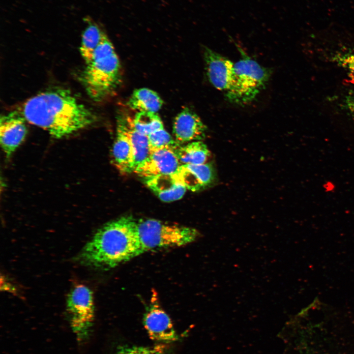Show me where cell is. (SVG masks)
<instances>
[{
	"mask_svg": "<svg viewBox=\"0 0 354 354\" xmlns=\"http://www.w3.org/2000/svg\"><path fill=\"white\" fill-rule=\"evenodd\" d=\"M20 112L27 121L62 138L91 125L95 115L64 88L40 92L27 99Z\"/></svg>",
	"mask_w": 354,
	"mask_h": 354,
	"instance_id": "cell-1",
	"label": "cell"
},
{
	"mask_svg": "<svg viewBox=\"0 0 354 354\" xmlns=\"http://www.w3.org/2000/svg\"><path fill=\"white\" fill-rule=\"evenodd\" d=\"M136 224L131 216L107 223L97 230L76 260L87 266L107 269L141 255Z\"/></svg>",
	"mask_w": 354,
	"mask_h": 354,
	"instance_id": "cell-2",
	"label": "cell"
},
{
	"mask_svg": "<svg viewBox=\"0 0 354 354\" xmlns=\"http://www.w3.org/2000/svg\"><path fill=\"white\" fill-rule=\"evenodd\" d=\"M80 79L89 97L100 101L111 94L120 79V64L115 49L106 35L86 63Z\"/></svg>",
	"mask_w": 354,
	"mask_h": 354,
	"instance_id": "cell-3",
	"label": "cell"
},
{
	"mask_svg": "<svg viewBox=\"0 0 354 354\" xmlns=\"http://www.w3.org/2000/svg\"><path fill=\"white\" fill-rule=\"evenodd\" d=\"M136 229L143 253L154 249L186 245L201 236L195 228L151 218L136 220Z\"/></svg>",
	"mask_w": 354,
	"mask_h": 354,
	"instance_id": "cell-4",
	"label": "cell"
},
{
	"mask_svg": "<svg viewBox=\"0 0 354 354\" xmlns=\"http://www.w3.org/2000/svg\"><path fill=\"white\" fill-rule=\"evenodd\" d=\"M236 86L230 101L238 104L252 101L266 87L270 71L245 54L234 63Z\"/></svg>",
	"mask_w": 354,
	"mask_h": 354,
	"instance_id": "cell-5",
	"label": "cell"
},
{
	"mask_svg": "<svg viewBox=\"0 0 354 354\" xmlns=\"http://www.w3.org/2000/svg\"><path fill=\"white\" fill-rule=\"evenodd\" d=\"M66 311L70 326L79 343L89 338L94 319V304L91 290L83 284L73 287L67 297Z\"/></svg>",
	"mask_w": 354,
	"mask_h": 354,
	"instance_id": "cell-6",
	"label": "cell"
},
{
	"mask_svg": "<svg viewBox=\"0 0 354 354\" xmlns=\"http://www.w3.org/2000/svg\"><path fill=\"white\" fill-rule=\"evenodd\" d=\"M206 69L210 83L225 92L230 100L236 86L234 63L228 58L207 48H204Z\"/></svg>",
	"mask_w": 354,
	"mask_h": 354,
	"instance_id": "cell-7",
	"label": "cell"
},
{
	"mask_svg": "<svg viewBox=\"0 0 354 354\" xmlns=\"http://www.w3.org/2000/svg\"><path fill=\"white\" fill-rule=\"evenodd\" d=\"M143 323L150 338L154 340L170 342L177 339L171 320L161 306L155 292L144 315Z\"/></svg>",
	"mask_w": 354,
	"mask_h": 354,
	"instance_id": "cell-8",
	"label": "cell"
},
{
	"mask_svg": "<svg viewBox=\"0 0 354 354\" xmlns=\"http://www.w3.org/2000/svg\"><path fill=\"white\" fill-rule=\"evenodd\" d=\"M181 165L171 147L150 148L148 157L135 170L143 179L163 175L175 174Z\"/></svg>",
	"mask_w": 354,
	"mask_h": 354,
	"instance_id": "cell-9",
	"label": "cell"
},
{
	"mask_svg": "<svg viewBox=\"0 0 354 354\" xmlns=\"http://www.w3.org/2000/svg\"><path fill=\"white\" fill-rule=\"evenodd\" d=\"M26 120L20 111L9 112L0 117V143L7 158L22 144L27 134Z\"/></svg>",
	"mask_w": 354,
	"mask_h": 354,
	"instance_id": "cell-10",
	"label": "cell"
},
{
	"mask_svg": "<svg viewBox=\"0 0 354 354\" xmlns=\"http://www.w3.org/2000/svg\"><path fill=\"white\" fill-rule=\"evenodd\" d=\"M206 130L200 118L187 108L179 113L174 121L173 132L175 140L180 145L203 140Z\"/></svg>",
	"mask_w": 354,
	"mask_h": 354,
	"instance_id": "cell-11",
	"label": "cell"
},
{
	"mask_svg": "<svg viewBox=\"0 0 354 354\" xmlns=\"http://www.w3.org/2000/svg\"><path fill=\"white\" fill-rule=\"evenodd\" d=\"M185 187L197 191L210 184L214 178V170L208 163L200 165L182 164L175 174Z\"/></svg>",
	"mask_w": 354,
	"mask_h": 354,
	"instance_id": "cell-12",
	"label": "cell"
},
{
	"mask_svg": "<svg viewBox=\"0 0 354 354\" xmlns=\"http://www.w3.org/2000/svg\"><path fill=\"white\" fill-rule=\"evenodd\" d=\"M145 184L162 201L180 200L187 189L174 174L163 175L143 179Z\"/></svg>",
	"mask_w": 354,
	"mask_h": 354,
	"instance_id": "cell-13",
	"label": "cell"
},
{
	"mask_svg": "<svg viewBox=\"0 0 354 354\" xmlns=\"http://www.w3.org/2000/svg\"><path fill=\"white\" fill-rule=\"evenodd\" d=\"M112 157L114 165L120 173L128 174L134 172L135 166L133 147L121 125L118 122Z\"/></svg>",
	"mask_w": 354,
	"mask_h": 354,
	"instance_id": "cell-14",
	"label": "cell"
},
{
	"mask_svg": "<svg viewBox=\"0 0 354 354\" xmlns=\"http://www.w3.org/2000/svg\"><path fill=\"white\" fill-rule=\"evenodd\" d=\"M118 118L117 122L121 125L132 146L136 169L149 155L150 147L148 137L135 128L133 119L122 117Z\"/></svg>",
	"mask_w": 354,
	"mask_h": 354,
	"instance_id": "cell-15",
	"label": "cell"
},
{
	"mask_svg": "<svg viewBox=\"0 0 354 354\" xmlns=\"http://www.w3.org/2000/svg\"><path fill=\"white\" fill-rule=\"evenodd\" d=\"M175 152L181 165L206 164L210 156L206 145L201 141L179 145Z\"/></svg>",
	"mask_w": 354,
	"mask_h": 354,
	"instance_id": "cell-16",
	"label": "cell"
},
{
	"mask_svg": "<svg viewBox=\"0 0 354 354\" xmlns=\"http://www.w3.org/2000/svg\"><path fill=\"white\" fill-rule=\"evenodd\" d=\"M84 20L88 23V26L82 35L80 52L87 63L91 60L94 51L106 34L89 18L86 17Z\"/></svg>",
	"mask_w": 354,
	"mask_h": 354,
	"instance_id": "cell-17",
	"label": "cell"
},
{
	"mask_svg": "<svg viewBox=\"0 0 354 354\" xmlns=\"http://www.w3.org/2000/svg\"><path fill=\"white\" fill-rule=\"evenodd\" d=\"M163 103L156 92L148 88L135 90L128 101L129 107L133 110L153 113H157L161 108Z\"/></svg>",
	"mask_w": 354,
	"mask_h": 354,
	"instance_id": "cell-18",
	"label": "cell"
},
{
	"mask_svg": "<svg viewBox=\"0 0 354 354\" xmlns=\"http://www.w3.org/2000/svg\"><path fill=\"white\" fill-rule=\"evenodd\" d=\"M133 123L138 131L147 136L164 128L162 120L156 113L138 112L133 119Z\"/></svg>",
	"mask_w": 354,
	"mask_h": 354,
	"instance_id": "cell-19",
	"label": "cell"
},
{
	"mask_svg": "<svg viewBox=\"0 0 354 354\" xmlns=\"http://www.w3.org/2000/svg\"><path fill=\"white\" fill-rule=\"evenodd\" d=\"M331 61L345 69L350 78L354 80V51L336 52L331 55Z\"/></svg>",
	"mask_w": 354,
	"mask_h": 354,
	"instance_id": "cell-20",
	"label": "cell"
},
{
	"mask_svg": "<svg viewBox=\"0 0 354 354\" xmlns=\"http://www.w3.org/2000/svg\"><path fill=\"white\" fill-rule=\"evenodd\" d=\"M148 137L150 148L171 147L175 149L180 145L164 128L150 134Z\"/></svg>",
	"mask_w": 354,
	"mask_h": 354,
	"instance_id": "cell-21",
	"label": "cell"
},
{
	"mask_svg": "<svg viewBox=\"0 0 354 354\" xmlns=\"http://www.w3.org/2000/svg\"><path fill=\"white\" fill-rule=\"evenodd\" d=\"M116 354H167L161 346L148 347L122 345L118 348Z\"/></svg>",
	"mask_w": 354,
	"mask_h": 354,
	"instance_id": "cell-22",
	"label": "cell"
},
{
	"mask_svg": "<svg viewBox=\"0 0 354 354\" xmlns=\"http://www.w3.org/2000/svg\"><path fill=\"white\" fill-rule=\"evenodd\" d=\"M344 101L346 110L354 118V88L347 92Z\"/></svg>",
	"mask_w": 354,
	"mask_h": 354,
	"instance_id": "cell-23",
	"label": "cell"
},
{
	"mask_svg": "<svg viewBox=\"0 0 354 354\" xmlns=\"http://www.w3.org/2000/svg\"><path fill=\"white\" fill-rule=\"evenodd\" d=\"M1 280L3 281V283L1 282V284L3 285V286L1 285V288H3V290L8 291L12 293L16 292L17 290L15 286L10 282H8L7 279H6L4 276H3V279L1 278Z\"/></svg>",
	"mask_w": 354,
	"mask_h": 354,
	"instance_id": "cell-24",
	"label": "cell"
}]
</instances>
